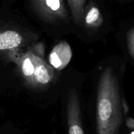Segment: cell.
Returning <instances> with one entry per match:
<instances>
[{"label":"cell","instance_id":"6da1fadb","mask_svg":"<svg viewBox=\"0 0 134 134\" xmlns=\"http://www.w3.org/2000/svg\"><path fill=\"white\" fill-rule=\"evenodd\" d=\"M121 95L116 76L107 67L99 78L97 98V134H118L122 122Z\"/></svg>","mask_w":134,"mask_h":134},{"label":"cell","instance_id":"7a4b0ae2","mask_svg":"<svg viewBox=\"0 0 134 134\" xmlns=\"http://www.w3.org/2000/svg\"><path fill=\"white\" fill-rule=\"evenodd\" d=\"M23 76L33 86L46 85L54 76L53 69L44 61L41 55L28 51L20 57L18 63Z\"/></svg>","mask_w":134,"mask_h":134},{"label":"cell","instance_id":"3957f363","mask_svg":"<svg viewBox=\"0 0 134 134\" xmlns=\"http://www.w3.org/2000/svg\"><path fill=\"white\" fill-rule=\"evenodd\" d=\"M30 2L36 13L45 20L55 22L68 18L63 0H30Z\"/></svg>","mask_w":134,"mask_h":134},{"label":"cell","instance_id":"277c9868","mask_svg":"<svg viewBox=\"0 0 134 134\" xmlns=\"http://www.w3.org/2000/svg\"><path fill=\"white\" fill-rule=\"evenodd\" d=\"M67 122L69 134H84L81 120L79 97L75 89L70 90L68 95Z\"/></svg>","mask_w":134,"mask_h":134},{"label":"cell","instance_id":"5b68a950","mask_svg":"<svg viewBox=\"0 0 134 134\" xmlns=\"http://www.w3.org/2000/svg\"><path fill=\"white\" fill-rule=\"evenodd\" d=\"M72 57L70 46L66 42H63L55 46L49 57L51 65L57 69H62L69 64Z\"/></svg>","mask_w":134,"mask_h":134},{"label":"cell","instance_id":"8992f818","mask_svg":"<svg viewBox=\"0 0 134 134\" xmlns=\"http://www.w3.org/2000/svg\"><path fill=\"white\" fill-rule=\"evenodd\" d=\"M22 37L17 32L8 30L0 34V49H11L20 46Z\"/></svg>","mask_w":134,"mask_h":134},{"label":"cell","instance_id":"52a82bcc","mask_svg":"<svg viewBox=\"0 0 134 134\" xmlns=\"http://www.w3.org/2000/svg\"><path fill=\"white\" fill-rule=\"evenodd\" d=\"M72 14L74 20L77 24L82 23L84 17L85 4L86 0H66Z\"/></svg>","mask_w":134,"mask_h":134},{"label":"cell","instance_id":"ba28073f","mask_svg":"<svg viewBox=\"0 0 134 134\" xmlns=\"http://www.w3.org/2000/svg\"><path fill=\"white\" fill-rule=\"evenodd\" d=\"M85 21L90 26H99L103 23V18L99 9L91 3V7L85 16Z\"/></svg>","mask_w":134,"mask_h":134},{"label":"cell","instance_id":"9c48e42d","mask_svg":"<svg viewBox=\"0 0 134 134\" xmlns=\"http://www.w3.org/2000/svg\"><path fill=\"white\" fill-rule=\"evenodd\" d=\"M127 45L129 54L134 61V27L127 32Z\"/></svg>","mask_w":134,"mask_h":134},{"label":"cell","instance_id":"30bf717a","mask_svg":"<svg viewBox=\"0 0 134 134\" xmlns=\"http://www.w3.org/2000/svg\"><path fill=\"white\" fill-rule=\"evenodd\" d=\"M126 125L127 127L131 130H134V119L131 118H128L126 120Z\"/></svg>","mask_w":134,"mask_h":134},{"label":"cell","instance_id":"8fae6325","mask_svg":"<svg viewBox=\"0 0 134 134\" xmlns=\"http://www.w3.org/2000/svg\"><path fill=\"white\" fill-rule=\"evenodd\" d=\"M131 134H134V131H132V132L131 133Z\"/></svg>","mask_w":134,"mask_h":134}]
</instances>
